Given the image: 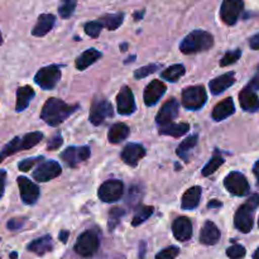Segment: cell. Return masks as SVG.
I'll list each match as a JSON object with an SVG mask.
<instances>
[{
	"instance_id": "4dcf8cb0",
	"label": "cell",
	"mask_w": 259,
	"mask_h": 259,
	"mask_svg": "<svg viewBox=\"0 0 259 259\" xmlns=\"http://www.w3.org/2000/svg\"><path fill=\"white\" fill-rule=\"evenodd\" d=\"M185 73H186L185 66L177 63V65H172L169 66L168 68H166V70L161 73V77L169 81V82H176V81H179Z\"/></svg>"
},
{
	"instance_id": "11a10c76",
	"label": "cell",
	"mask_w": 259,
	"mask_h": 259,
	"mask_svg": "<svg viewBox=\"0 0 259 259\" xmlns=\"http://www.w3.org/2000/svg\"><path fill=\"white\" fill-rule=\"evenodd\" d=\"M17 257H18V254H17V253H12V254H10V258H12V259H17Z\"/></svg>"
},
{
	"instance_id": "ffe728a7",
	"label": "cell",
	"mask_w": 259,
	"mask_h": 259,
	"mask_svg": "<svg viewBox=\"0 0 259 259\" xmlns=\"http://www.w3.org/2000/svg\"><path fill=\"white\" fill-rule=\"evenodd\" d=\"M239 103L243 110L248 111V113H255L259 110V98L254 93V90L250 89L249 86L240 91Z\"/></svg>"
},
{
	"instance_id": "816d5d0a",
	"label": "cell",
	"mask_w": 259,
	"mask_h": 259,
	"mask_svg": "<svg viewBox=\"0 0 259 259\" xmlns=\"http://www.w3.org/2000/svg\"><path fill=\"white\" fill-rule=\"evenodd\" d=\"M253 172H254L255 177L258 179V184H259V161L254 164V167H253Z\"/></svg>"
},
{
	"instance_id": "9f6ffc18",
	"label": "cell",
	"mask_w": 259,
	"mask_h": 259,
	"mask_svg": "<svg viewBox=\"0 0 259 259\" xmlns=\"http://www.w3.org/2000/svg\"><path fill=\"white\" fill-rule=\"evenodd\" d=\"M4 158H5V157L3 156V154H2V152H0V163H2V162H3V159H4Z\"/></svg>"
},
{
	"instance_id": "4fadbf2b",
	"label": "cell",
	"mask_w": 259,
	"mask_h": 259,
	"mask_svg": "<svg viewBox=\"0 0 259 259\" xmlns=\"http://www.w3.org/2000/svg\"><path fill=\"white\" fill-rule=\"evenodd\" d=\"M20 191V199L25 205H34L39 199V187L28 177L19 176L17 179Z\"/></svg>"
},
{
	"instance_id": "ac0fdd59",
	"label": "cell",
	"mask_w": 259,
	"mask_h": 259,
	"mask_svg": "<svg viewBox=\"0 0 259 259\" xmlns=\"http://www.w3.org/2000/svg\"><path fill=\"white\" fill-rule=\"evenodd\" d=\"M167 88L162 81L159 80H153L152 82H149L147 85V88L144 89V104L147 106H153L156 105L159 101V99L164 95Z\"/></svg>"
},
{
	"instance_id": "1f68e13d",
	"label": "cell",
	"mask_w": 259,
	"mask_h": 259,
	"mask_svg": "<svg viewBox=\"0 0 259 259\" xmlns=\"http://www.w3.org/2000/svg\"><path fill=\"white\" fill-rule=\"evenodd\" d=\"M197 143V134H194V136H190L177 147V156L181 157L184 161H189V153L195 148Z\"/></svg>"
},
{
	"instance_id": "7dc6e473",
	"label": "cell",
	"mask_w": 259,
	"mask_h": 259,
	"mask_svg": "<svg viewBox=\"0 0 259 259\" xmlns=\"http://www.w3.org/2000/svg\"><path fill=\"white\" fill-rule=\"evenodd\" d=\"M249 46L252 50H259V33L258 34L253 35L249 39Z\"/></svg>"
},
{
	"instance_id": "681fc988",
	"label": "cell",
	"mask_w": 259,
	"mask_h": 259,
	"mask_svg": "<svg viewBox=\"0 0 259 259\" xmlns=\"http://www.w3.org/2000/svg\"><path fill=\"white\" fill-rule=\"evenodd\" d=\"M68 237H70V233L67 232V230H62V232L60 233V240L62 243H66L67 242Z\"/></svg>"
},
{
	"instance_id": "9c48e42d",
	"label": "cell",
	"mask_w": 259,
	"mask_h": 259,
	"mask_svg": "<svg viewBox=\"0 0 259 259\" xmlns=\"http://www.w3.org/2000/svg\"><path fill=\"white\" fill-rule=\"evenodd\" d=\"M124 194V185L119 180H108L99 187V199L104 202H115Z\"/></svg>"
},
{
	"instance_id": "cb8c5ba5",
	"label": "cell",
	"mask_w": 259,
	"mask_h": 259,
	"mask_svg": "<svg viewBox=\"0 0 259 259\" xmlns=\"http://www.w3.org/2000/svg\"><path fill=\"white\" fill-rule=\"evenodd\" d=\"M56 23V17L53 14H42L38 18L37 23L33 27L32 34L34 37H43V35L47 34L48 32H51Z\"/></svg>"
},
{
	"instance_id": "4316f807",
	"label": "cell",
	"mask_w": 259,
	"mask_h": 259,
	"mask_svg": "<svg viewBox=\"0 0 259 259\" xmlns=\"http://www.w3.org/2000/svg\"><path fill=\"white\" fill-rule=\"evenodd\" d=\"M35 93L30 86H22L17 90V103H15V110L23 111L28 108L32 99L34 98Z\"/></svg>"
},
{
	"instance_id": "d6986e66",
	"label": "cell",
	"mask_w": 259,
	"mask_h": 259,
	"mask_svg": "<svg viewBox=\"0 0 259 259\" xmlns=\"http://www.w3.org/2000/svg\"><path fill=\"white\" fill-rule=\"evenodd\" d=\"M172 232L175 238L180 242H187L192 237L191 220L186 217H180L172 224Z\"/></svg>"
},
{
	"instance_id": "680465c9",
	"label": "cell",
	"mask_w": 259,
	"mask_h": 259,
	"mask_svg": "<svg viewBox=\"0 0 259 259\" xmlns=\"http://www.w3.org/2000/svg\"><path fill=\"white\" fill-rule=\"evenodd\" d=\"M258 227H259V220H258Z\"/></svg>"
},
{
	"instance_id": "52a82bcc",
	"label": "cell",
	"mask_w": 259,
	"mask_h": 259,
	"mask_svg": "<svg viewBox=\"0 0 259 259\" xmlns=\"http://www.w3.org/2000/svg\"><path fill=\"white\" fill-rule=\"evenodd\" d=\"M99 249V238L93 230H86L80 237L75 244V252L81 257H91Z\"/></svg>"
},
{
	"instance_id": "30bf717a",
	"label": "cell",
	"mask_w": 259,
	"mask_h": 259,
	"mask_svg": "<svg viewBox=\"0 0 259 259\" xmlns=\"http://www.w3.org/2000/svg\"><path fill=\"white\" fill-rule=\"evenodd\" d=\"M224 186L235 196H245L249 194V184L247 177L240 172H230L224 180Z\"/></svg>"
},
{
	"instance_id": "b9f144b4",
	"label": "cell",
	"mask_w": 259,
	"mask_h": 259,
	"mask_svg": "<svg viewBox=\"0 0 259 259\" xmlns=\"http://www.w3.org/2000/svg\"><path fill=\"white\" fill-rule=\"evenodd\" d=\"M124 214H125V211L123 209H119V207H113L110 210V212H109V218H110V220H109V227H110V229H114L115 224H118V222Z\"/></svg>"
},
{
	"instance_id": "277c9868",
	"label": "cell",
	"mask_w": 259,
	"mask_h": 259,
	"mask_svg": "<svg viewBox=\"0 0 259 259\" xmlns=\"http://www.w3.org/2000/svg\"><path fill=\"white\" fill-rule=\"evenodd\" d=\"M42 139L43 133H40V132H32V133L25 134L22 138H20V137H15V138H13L12 141L3 148L2 154L4 157H8L17 153V152L30 149L34 146H37Z\"/></svg>"
},
{
	"instance_id": "6f0895ef",
	"label": "cell",
	"mask_w": 259,
	"mask_h": 259,
	"mask_svg": "<svg viewBox=\"0 0 259 259\" xmlns=\"http://www.w3.org/2000/svg\"><path fill=\"white\" fill-rule=\"evenodd\" d=\"M3 43V35H2V32H0V45Z\"/></svg>"
},
{
	"instance_id": "8fae6325",
	"label": "cell",
	"mask_w": 259,
	"mask_h": 259,
	"mask_svg": "<svg viewBox=\"0 0 259 259\" xmlns=\"http://www.w3.org/2000/svg\"><path fill=\"white\" fill-rule=\"evenodd\" d=\"M244 8L243 0H224L220 8L222 20L228 25H234L239 19Z\"/></svg>"
},
{
	"instance_id": "7bdbcfd3",
	"label": "cell",
	"mask_w": 259,
	"mask_h": 259,
	"mask_svg": "<svg viewBox=\"0 0 259 259\" xmlns=\"http://www.w3.org/2000/svg\"><path fill=\"white\" fill-rule=\"evenodd\" d=\"M42 158H43V157H39V158L23 159V161H20L19 164H18V168H19L20 171H23V172L29 171V169H32L33 166H34L35 163H38V161H39V159H42Z\"/></svg>"
},
{
	"instance_id": "c3c4849f",
	"label": "cell",
	"mask_w": 259,
	"mask_h": 259,
	"mask_svg": "<svg viewBox=\"0 0 259 259\" xmlns=\"http://www.w3.org/2000/svg\"><path fill=\"white\" fill-rule=\"evenodd\" d=\"M248 86H249L250 89H253V90H259V71L257 75L252 78V81H250Z\"/></svg>"
},
{
	"instance_id": "8992f818",
	"label": "cell",
	"mask_w": 259,
	"mask_h": 259,
	"mask_svg": "<svg viewBox=\"0 0 259 259\" xmlns=\"http://www.w3.org/2000/svg\"><path fill=\"white\" fill-rule=\"evenodd\" d=\"M61 78V70L57 65L42 67L34 76V82L43 90H52Z\"/></svg>"
},
{
	"instance_id": "f5cc1de1",
	"label": "cell",
	"mask_w": 259,
	"mask_h": 259,
	"mask_svg": "<svg viewBox=\"0 0 259 259\" xmlns=\"http://www.w3.org/2000/svg\"><path fill=\"white\" fill-rule=\"evenodd\" d=\"M144 14V10L143 12H141V13H136V14H134V17H136V20H138V19H142V15Z\"/></svg>"
},
{
	"instance_id": "836d02e7",
	"label": "cell",
	"mask_w": 259,
	"mask_h": 259,
	"mask_svg": "<svg viewBox=\"0 0 259 259\" xmlns=\"http://www.w3.org/2000/svg\"><path fill=\"white\" fill-rule=\"evenodd\" d=\"M154 211L153 206H139L138 210L134 214L133 220H132V225L133 227H138V225L143 224Z\"/></svg>"
},
{
	"instance_id": "7402d4cb",
	"label": "cell",
	"mask_w": 259,
	"mask_h": 259,
	"mask_svg": "<svg viewBox=\"0 0 259 259\" xmlns=\"http://www.w3.org/2000/svg\"><path fill=\"white\" fill-rule=\"evenodd\" d=\"M220 240V230L212 222L207 220L200 233V243L205 245H215Z\"/></svg>"
},
{
	"instance_id": "d4e9b609",
	"label": "cell",
	"mask_w": 259,
	"mask_h": 259,
	"mask_svg": "<svg viewBox=\"0 0 259 259\" xmlns=\"http://www.w3.org/2000/svg\"><path fill=\"white\" fill-rule=\"evenodd\" d=\"M202 189L200 186H194L187 190L182 196L181 207L184 210H194L199 206L201 199Z\"/></svg>"
},
{
	"instance_id": "db71d44e",
	"label": "cell",
	"mask_w": 259,
	"mask_h": 259,
	"mask_svg": "<svg viewBox=\"0 0 259 259\" xmlns=\"http://www.w3.org/2000/svg\"><path fill=\"white\" fill-rule=\"evenodd\" d=\"M253 259H259V248L257 250H255L254 254H253Z\"/></svg>"
},
{
	"instance_id": "603a6c76",
	"label": "cell",
	"mask_w": 259,
	"mask_h": 259,
	"mask_svg": "<svg viewBox=\"0 0 259 259\" xmlns=\"http://www.w3.org/2000/svg\"><path fill=\"white\" fill-rule=\"evenodd\" d=\"M234 111H235L234 101H233L232 98H227L225 100L220 101L218 105H215L211 116L215 121H222L224 120V119L229 118L230 115H233Z\"/></svg>"
},
{
	"instance_id": "f6af8a7d",
	"label": "cell",
	"mask_w": 259,
	"mask_h": 259,
	"mask_svg": "<svg viewBox=\"0 0 259 259\" xmlns=\"http://www.w3.org/2000/svg\"><path fill=\"white\" fill-rule=\"evenodd\" d=\"M24 222H25V219H12L8 222L7 227H8V229H10V230H18V229H20L23 225H24Z\"/></svg>"
},
{
	"instance_id": "484cf974",
	"label": "cell",
	"mask_w": 259,
	"mask_h": 259,
	"mask_svg": "<svg viewBox=\"0 0 259 259\" xmlns=\"http://www.w3.org/2000/svg\"><path fill=\"white\" fill-rule=\"evenodd\" d=\"M101 56L103 55H101V52H99L98 50H95V48H90V50L82 52L77 58H76L75 61L76 68L80 71L86 70L89 66L94 65V63H95Z\"/></svg>"
},
{
	"instance_id": "5b68a950",
	"label": "cell",
	"mask_w": 259,
	"mask_h": 259,
	"mask_svg": "<svg viewBox=\"0 0 259 259\" xmlns=\"http://www.w3.org/2000/svg\"><path fill=\"white\" fill-rule=\"evenodd\" d=\"M206 101L207 94L204 86H190L182 91V105L189 110H199Z\"/></svg>"
},
{
	"instance_id": "bcb514c9",
	"label": "cell",
	"mask_w": 259,
	"mask_h": 259,
	"mask_svg": "<svg viewBox=\"0 0 259 259\" xmlns=\"http://www.w3.org/2000/svg\"><path fill=\"white\" fill-rule=\"evenodd\" d=\"M5 180H7V172L0 171V197L4 195L5 190Z\"/></svg>"
},
{
	"instance_id": "74e56055",
	"label": "cell",
	"mask_w": 259,
	"mask_h": 259,
	"mask_svg": "<svg viewBox=\"0 0 259 259\" xmlns=\"http://www.w3.org/2000/svg\"><path fill=\"white\" fill-rule=\"evenodd\" d=\"M240 56H242V51L240 50L227 52L224 55V57L222 58V61H220V66H222V67H225V66L233 65V63H235L238 60H239Z\"/></svg>"
},
{
	"instance_id": "7c38bea8",
	"label": "cell",
	"mask_w": 259,
	"mask_h": 259,
	"mask_svg": "<svg viewBox=\"0 0 259 259\" xmlns=\"http://www.w3.org/2000/svg\"><path fill=\"white\" fill-rule=\"evenodd\" d=\"M91 151L88 146L83 147H68L67 149L61 153V158L65 161L67 166L71 168H76L80 163L90 158Z\"/></svg>"
},
{
	"instance_id": "9a60e30c",
	"label": "cell",
	"mask_w": 259,
	"mask_h": 259,
	"mask_svg": "<svg viewBox=\"0 0 259 259\" xmlns=\"http://www.w3.org/2000/svg\"><path fill=\"white\" fill-rule=\"evenodd\" d=\"M179 109L180 104L176 99H169L168 101L162 105V108L159 109L158 114L156 116V121L159 126L167 125V124L172 123L175 119L179 116Z\"/></svg>"
},
{
	"instance_id": "f35d334b",
	"label": "cell",
	"mask_w": 259,
	"mask_h": 259,
	"mask_svg": "<svg viewBox=\"0 0 259 259\" xmlns=\"http://www.w3.org/2000/svg\"><path fill=\"white\" fill-rule=\"evenodd\" d=\"M83 29H85V33L89 35V37L96 38L100 35L101 29H103V24H101L100 22H96V20H94V22L86 23Z\"/></svg>"
},
{
	"instance_id": "6da1fadb",
	"label": "cell",
	"mask_w": 259,
	"mask_h": 259,
	"mask_svg": "<svg viewBox=\"0 0 259 259\" xmlns=\"http://www.w3.org/2000/svg\"><path fill=\"white\" fill-rule=\"evenodd\" d=\"M78 109V105H68L63 100L57 98H50L43 105L40 118L46 124L51 126H58L68 116L72 115Z\"/></svg>"
},
{
	"instance_id": "e575fe53",
	"label": "cell",
	"mask_w": 259,
	"mask_h": 259,
	"mask_svg": "<svg viewBox=\"0 0 259 259\" xmlns=\"http://www.w3.org/2000/svg\"><path fill=\"white\" fill-rule=\"evenodd\" d=\"M223 164H224V158L220 157L219 154H215V156L210 159L209 163L202 168V176L207 177L210 176V175L215 174V172L218 171V168H219L220 166H223Z\"/></svg>"
},
{
	"instance_id": "8d00e7d4",
	"label": "cell",
	"mask_w": 259,
	"mask_h": 259,
	"mask_svg": "<svg viewBox=\"0 0 259 259\" xmlns=\"http://www.w3.org/2000/svg\"><path fill=\"white\" fill-rule=\"evenodd\" d=\"M158 68H161V65H158V63H151V65H147V66H143V67L138 68L137 71H134V77L136 78H144L147 77V76L152 75V73H154L156 71H158Z\"/></svg>"
},
{
	"instance_id": "44dd1931",
	"label": "cell",
	"mask_w": 259,
	"mask_h": 259,
	"mask_svg": "<svg viewBox=\"0 0 259 259\" xmlns=\"http://www.w3.org/2000/svg\"><path fill=\"white\" fill-rule=\"evenodd\" d=\"M234 83H235L234 72H228L210 81L209 88H210V91H211L214 95H219V94L224 93L227 89H229L230 86H233Z\"/></svg>"
},
{
	"instance_id": "83f0119b",
	"label": "cell",
	"mask_w": 259,
	"mask_h": 259,
	"mask_svg": "<svg viewBox=\"0 0 259 259\" xmlns=\"http://www.w3.org/2000/svg\"><path fill=\"white\" fill-rule=\"evenodd\" d=\"M190 131V124L187 123H169L167 125H162L158 129L161 136H169L174 138H180L185 136Z\"/></svg>"
},
{
	"instance_id": "ee69618b",
	"label": "cell",
	"mask_w": 259,
	"mask_h": 259,
	"mask_svg": "<svg viewBox=\"0 0 259 259\" xmlns=\"http://www.w3.org/2000/svg\"><path fill=\"white\" fill-rule=\"evenodd\" d=\"M62 144H63L62 136H61L60 133H57L50 139V142H48V144H47V149L48 151H56V149L60 148Z\"/></svg>"
},
{
	"instance_id": "ab89813d",
	"label": "cell",
	"mask_w": 259,
	"mask_h": 259,
	"mask_svg": "<svg viewBox=\"0 0 259 259\" xmlns=\"http://www.w3.org/2000/svg\"><path fill=\"white\" fill-rule=\"evenodd\" d=\"M245 253H247L245 248L239 244H234L227 249V255L230 259H242L245 257Z\"/></svg>"
},
{
	"instance_id": "f546056e",
	"label": "cell",
	"mask_w": 259,
	"mask_h": 259,
	"mask_svg": "<svg viewBox=\"0 0 259 259\" xmlns=\"http://www.w3.org/2000/svg\"><path fill=\"white\" fill-rule=\"evenodd\" d=\"M129 136V128L124 123H116L110 128L108 139L111 144H118Z\"/></svg>"
},
{
	"instance_id": "d6a6232c",
	"label": "cell",
	"mask_w": 259,
	"mask_h": 259,
	"mask_svg": "<svg viewBox=\"0 0 259 259\" xmlns=\"http://www.w3.org/2000/svg\"><path fill=\"white\" fill-rule=\"evenodd\" d=\"M124 13H116V14H108L101 18L100 23L103 27H105L109 30H115L123 24Z\"/></svg>"
},
{
	"instance_id": "f1b7e54d",
	"label": "cell",
	"mask_w": 259,
	"mask_h": 259,
	"mask_svg": "<svg viewBox=\"0 0 259 259\" xmlns=\"http://www.w3.org/2000/svg\"><path fill=\"white\" fill-rule=\"evenodd\" d=\"M53 248L52 238L51 235H45L42 238H38V239L33 240L29 245H28V250L32 253H35L38 255H43L46 253L51 252Z\"/></svg>"
},
{
	"instance_id": "ba28073f",
	"label": "cell",
	"mask_w": 259,
	"mask_h": 259,
	"mask_svg": "<svg viewBox=\"0 0 259 259\" xmlns=\"http://www.w3.org/2000/svg\"><path fill=\"white\" fill-rule=\"evenodd\" d=\"M113 116V105L104 98H95L93 100L90 109V119L93 125H100L106 118Z\"/></svg>"
},
{
	"instance_id": "f907efd6",
	"label": "cell",
	"mask_w": 259,
	"mask_h": 259,
	"mask_svg": "<svg viewBox=\"0 0 259 259\" xmlns=\"http://www.w3.org/2000/svg\"><path fill=\"white\" fill-rule=\"evenodd\" d=\"M222 202L220 201H217V200H212L211 202H209V205L207 206L209 207H222Z\"/></svg>"
},
{
	"instance_id": "5bb4252c",
	"label": "cell",
	"mask_w": 259,
	"mask_h": 259,
	"mask_svg": "<svg viewBox=\"0 0 259 259\" xmlns=\"http://www.w3.org/2000/svg\"><path fill=\"white\" fill-rule=\"evenodd\" d=\"M62 168L57 161H46L33 172V179L38 182H47L60 176Z\"/></svg>"
},
{
	"instance_id": "7a4b0ae2",
	"label": "cell",
	"mask_w": 259,
	"mask_h": 259,
	"mask_svg": "<svg viewBox=\"0 0 259 259\" xmlns=\"http://www.w3.org/2000/svg\"><path fill=\"white\" fill-rule=\"evenodd\" d=\"M212 46H214V37L211 33L197 29L182 39V42L180 43V51L184 55H192V53L210 50Z\"/></svg>"
},
{
	"instance_id": "d590c367",
	"label": "cell",
	"mask_w": 259,
	"mask_h": 259,
	"mask_svg": "<svg viewBox=\"0 0 259 259\" xmlns=\"http://www.w3.org/2000/svg\"><path fill=\"white\" fill-rule=\"evenodd\" d=\"M76 5H77V0H62L58 7V13L63 19H67L73 14Z\"/></svg>"
},
{
	"instance_id": "3957f363",
	"label": "cell",
	"mask_w": 259,
	"mask_h": 259,
	"mask_svg": "<svg viewBox=\"0 0 259 259\" xmlns=\"http://www.w3.org/2000/svg\"><path fill=\"white\" fill-rule=\"evenodd\" d=\"M259 205V195L254 194L247 200L244 205L238 209L234 217V225L239 232L242 233H249L253 229V224H254V219H253V214L254 210L257 209Z\"/></svg>"
},
{
	"instance_id": "e0dca14e",
	"label": "cell",
	"mask_w": 259,
	"mask_h": 259,
	"mask_svg": "<svg viewBox=\"0 0 259 259\" xmlns=\"http://www.w3.org/2000/svg\"><path fill=\"white\" fill-rule=\"evenodd\" d=\"M146 148L142 144L129 143L123 148L120 157L124 161V163H126L128 166L136 167L138 162L146 156Z\"/></svg>"
},
{
	"instance_id": "60d3db41",
	"label": "cell",
	"mask_w": 259,
	"mask_h": 259,
	"mask_svg": "<svg viewBox=\"0 0 259 259\" xmlns=\"http://www.w3.org/2000/svg\"><path fill=\"white\" fill-rule=\"evenodd\" d=\"M180 254V249L177 247H168L164 248L163 250L156 255V259H175Z\"/></svg>"
},
{
	"instance_id": "2e32d148",
	"label": "cell",
	"mask_w": 259,
	"mask_h": 259,
	"mask_svg": "<svg viewBox=\"0 0 259 259\" xmlns=\"http://www.w3.org/2000/svg\"><path fill=\"white\" fill-rule=\"evenodd\" d=\"M116 105H118V113L120 115H131L136 111V100L132 93L131 88L123 86L120 93L116 96Z\"/></svg>"
}]
</instances>
